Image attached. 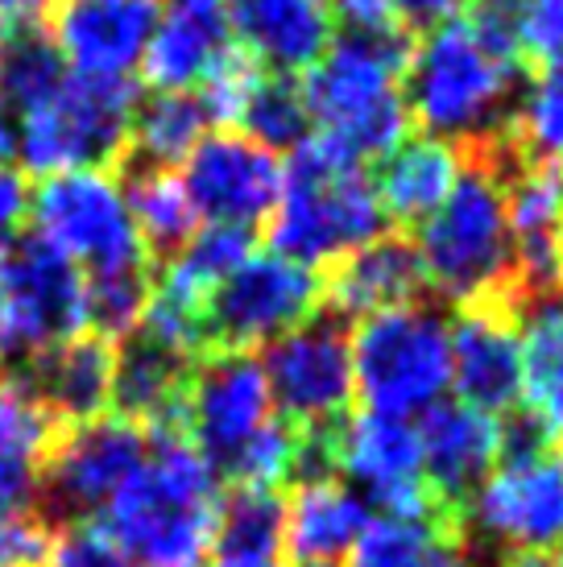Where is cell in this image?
<instances>
[{"label": "cell", "mask_w": 563, "mask_h": 567, "mask_svg": "<svg viewBox=\"0 0 563 567\" xmlns=\"http://www.w3.org/2000/svg\"><path fill=\"white\" fill-rule=\"evenodd\" d=\"M336 473H345V485L357 488L365 505H377L381 514H436L422 476L419 431L410 419L373 410L348 414L336 435Z\"/></svg>", "instance_id": "17"}, {"label": "cell", "mask_w": 563, "mask_h": 567, "mask_svg": "<svg viewBox=\"0 0 563 567\" xmlns=\"http://www.w3.org/2000/svg\"><path fill=\"white\" fill-rule=\"evenodd\" d=\"M505 150L514 158L563 171V63L534 66L531 75H522Z\"/></svg>", "instance_id": "34"}, {"label": "cell", "mask_w": 563, "mask_h": 567, "mask_svg": "<svg viewBox=\"0 0 563 567\" xmlns=\"http://www.w3.org/2000/svg\"><path fill=\"white\" fill-rule=\"evenodd\" d=\"M236 133H245L249 142L266 145L269 154H295L298 145L311 137V116H307V104H303V92H298V80L290 75H274V71H253L249 87L240 95V104L233 112Z\"/></svg>", "instance_id": "33"}, {"label": "cell", "mask_w": 563, "mask_h": 567, "mask_svg": "<svg viewBox=\"0 0 563 567\" xmlns=\"http://www.w3.org/2000/svg\"><path fill=\"white\" fill-rule=\"evenodd\" d=\"M427 282H422V266L414 240L402 233H381L369 245L352 249L328 266L324 278V311L336 319H369L390 307H407L419 302Z\"/></svg>", "instance_id": "23"}, {"label": "cell", "mask_w": 563, "mask_h": 567, "mask_svg": "<svg viewBox=\"0 0 563 567\" xmlns=\"http://www.w3.org/2000/svg\"><path fill=\"white\" fill-rule=\"evenodd\" d=\"M207 567H290L286 497L278 488H233L207 535Z\"/></svg>", "instance_id": "30"}, {"label": "cell", "mask_w": 563, "mask_h": 567, "mask_svg": "<svg viewBox=\"0 0 563 567\" xmlns=\"http://www.w3.org/2000/svg\"><path fill=\"white\" fill-rule=\"evenodd\" d=\"M249 252H253V233L224 228V224H199L178 249L166 252V266L154 278V295L204 319L207 299L228 282V274Z\"/></svg>", "instance_id": "31"}, {"label": "cell", "mask_w": 563, "mask_h": 567, "mask_svg": "<svg viewBox=\"0 0 563 567\" xmlns=\"http://www.w3.org/2000/svg\"><path fill=\"white\" fill-rule=\"evenodd\" d=\"M63 80L66 66L59 59V50L50 47L47 30L13 33L0 47V100H4L9 116L38 104L42 95H50Z\"/></svg>", "instance_id": "36"}, {"label": "cell", "mask_w": 563, "mask_h": 567, "mask_svg": "<svg viewBox=\"0 0 563 567\" xmlns=\"http://www.w3.org/2000/svg\"><path fill=\"white\" fill-rule=\"evenodd\" d=\"M282 174L286 162L236 128H212L178 166L199 224H224L240 233L266 228L282 195Z\"/></svg>", "instance_id": "15"}, {"label": "cell", "mask_w": 563, "mask_h": 567, "mask_svg": "<svg viewBox=\"0 0 563 567\" xmlns=\"http://www.w3.org/2000/svg\"><path fill=\"white\" fill-rule=\"evenodd\" d=\"M560 295H563V269H560Z\"/></svg>", "instance_id": "49"}, {"label": "cell", "mask_w": 563, "mask_h": 567, "mask_svg": "<svg viewBox=\"0 0 563 567\" xmlns=\"http://www.w3.org/2000/svg\"><path fill=\"white\" fill-rule=\"evenodd\" d=\"M83 328V274L42 240L0 252V364L25 369Z\"/></svg>", "instance_id": "11"}, {"label": "cell", "mask_w": 563, "mask_h": 567, "mask_svg": "<svg viewBox=\"0 0 563 567\" xmlns=\"http://www.w3.org/2000/svg\"><path fill=\"white\" fill-rule=\"evenodd\" d=\"M38 567H137L109 535L104 522H63L47 538Z\"/></svg>", "instance_id": "38"}, {"label": "cell", "mask_w": 563, "mask_h": 567, "mask_svg": "<svg viewBox=\"0 0 563 567\" xmlns=\"http://www.w3.org/2000/svg\"><path fill=\"white\" fill-rule=\"evenodd\" d=\"M54 423H88L112 410V344L92 331H79L38 361L17 369Z\"/></svg>", "instance_id": "26"}, {"label": "cell", "mask_w": 563, "mask_h": 567, "mask_svg": "<svg viewBox=\"0 0 563 567\" xmlns=\"http://www.w3.org/2000/svg\"><path fill=\"white\" fill-rule=\"evenodd\" d=\"M390 9L407 33H431L448 21H460L469 0H390Z\"/></svg>", "instance_id": "43"}, {"label": "cell", "mask_w": 563, "mask_h": 567, "mask_svg": "<svg viewBox=\"0 0 563 567\" xmlns=\"http://www.w3.org/2000/svg\"><path fill=\"white\" fill-rule=\"evenodd\" d=\"M199 357L166 344L145 331H129L112 348V414L141 431H178V406L187 394L191 369Z\"/></svg>", "instance_id": "24"}, {"label": "cell", "mask_w": 563, "mask_h": 567, "mask_svg": "<svg viewBox=\"0 0 563 567\" xmlns=\"http://www.w3.org/2000/svg\"><path fill=\"white\" fill-rule=\"evenodd\" d=\"M233 50L224 0H162L141 75L154 92H199Z\"/></svg>", "instance_id": "21"}, {"label": "cell", "mask_w": 563, "mask_h": 567, "mask_svg": "<svg viewBox=\"0 0 563 567\" xmlns=\"http://www.w3.org/2000/svg\"><path fill=\"white\" fill-rule=\"evenodd\" d=\"M414 431L436 514L464 526V505L501 460V419L460 398H443L431 410H422Z\"/></svg>", "instance_id": "18"}, {"label": "cell", "mask_w": 563, "mask_h": 567, "mask_svg": "<svg viewBox=\"0 0 563 567\" xmlns=\"http://www.w3.org/2000/svg\"><path fill=\"white\" fill-rule=\"evenodd\" d=\"M274 410L295 431L340 426L352 414V344L345 319L319 311L262 348Z\"/></svg>", "instance_id": "13"}, {"label": "cell", "mask_w": 563, "mask_h": 567, "mask_svg": "<svg viewBox=\"0 0 563 567\" xmlns=\"http://www.w3.org/2000/svg\"><path fill=\"white\" fill-rule=\"evenodd\" d=\"M274 423H278V410H274V394L257 352L207 348L191 369L187 394L178 406V435L195 452H204V460L224 481L236 460Z\"/></svg>", "instance_id": "9"}, {"label": "cell", "mask_w": 563, "mask_h": 567, "mask_svg": "<svg viewBox=\"0 0 563 567\" xmlns=\"http://www.w3.org/2000/svg\"><path fill=\"white\" fill-rule=\"evenodd\" d=\"M464 535L505 555L563 547V456L555 447L501 456L464 505Z\"/></svg>", "instance_id": "14"}, {"label": "cell", "mask_w": 563, "mask_h": 567, "mask_svg": "<svg viewBox=\"0 0 563 567\" xmlns=\"http://www.w3.org/2000/svg\"><path fill=\"white\" fill-rule=\"evenodd\" d=\"M47 522L38 514H17L0 522V567H38L47 551Z\"/></svg>", "instance_id": "42"}, {"label": "cell", "mask_w": 563, "mask_h": 567, "mask_svg": "<svg viewBox=\"0 0 563 567\" xmlns=\"http://www.w3.org/2000/svg\"><path fill=\"white\" fill-rule=\"evenodd\" d=\"M551 567H563V547H560V559H555V564H551Z\"/></svg>", "instance_id": "48"}, {"label": "cell", "mask_w": 563, "mask_h": 567, "mask_svg": "<svg viewBox=\"0 0 563 567\" xmlns=\"http://www.w3.org/2000/svg\"><path fill=\"white\" fill-rule=\"evenodd\" d=\"M9 128H13V116H9L4 100H0V158H9Z\"/></svg>", "instance_id": "47"}, {"label": "cell", "mask_w": 563, "mask_h": 567, "mask_svg": "<svg viewBox=\"0 0 563 567\" xmlns=\"http://www.w3.org/2000/svg\"><path fill=\"white\" fill-rule=\"evenodd\" d=\"M518 352H522V390L518 414H526L543 440L563 452V295H531L514 302Z\"/></svg>", "instance_id": "27"}, {"label": "cell", "mask_w": 563, "mask_h": 567, "mask_svg": "<svg viewBox=\"0 0 563 567\" xmlns=\"http://www.w3.org/2000/svg\"><path fill=\"white\" fill-rule=\"evenodd\" d=\"M464 162H469L464 150L410 128L407 137L393 142L373 162V171H369L386 224H393V228H419L448 199V190L455 187Z\"/></svg>", "instance_id": "25"}, {"label": "cell", "mask_w": 563, "mask_h": 567, "mask_svg": "<svg viewBox=\"0 0 563 567\" xmlns=\"http://www.w3.org/2000/svg\"><path fill=\"white\" fill-rule=\"evenodd\" d=\"M328 13L336 38H398V33H407L398 25L390 0H328Z\"/></svg>", "instance_id": "40"}, {"label": "cell", "mask_w": 563, "mask_h": 567, "mask_svg": "<svg viewBox=\"0 0 563 567\" xmlns=\"http://www.w3.org/2000/svg\"><path fill=\"white\" fill-rule=\"evenodd\" d=\"M150 452V431L121 414H100L88 423H71L54 435L42 473L38 502L63 522H100L112 497L137 473Z\"/></svg>", "instance_id": "12"}, {"label": "cell", "mask_w": 563, "mask_h": 567, "mask_svg": "<svg viewBox=\"0 0 563 567\" xmlns=\"http://www.w3.org/2000/svg\"><path fill=\"white\" fill-rule=\"evenodd\" d=\"M510 150L469 154L448 199L414 228L422 282L452 307L514 299V237L505 216Z\"/></svg>", "instance_id": "2"}, {"label": "cell", "mask_w": 563, "mask_h": 567, "mask_svg": "<svg viewBox=\"0 0 563 567\" xmlns=\"http://www.w3.org/2000/svg\"><path fill=\"white\" fill-rule=\"evenodd\" d=\"M514 59L531 71L563 63V0H518Z\"/></svg>", "instance_id": "39"}, {"label": "cell", "mask_w": 563, "mask_h": 567, "mask_svg": "<svg viewBox=\"0 0 563 567\" xmlns=\"http://www.w3.org/2000/svg\"><path fill=\"white\" fill-rule=\"evenodd\" d=\"M324 311V278L274 249H253L204 307L207 348L257 352Z\"/></svg>", "instance_id": "10"}, {"label": "cell", "mask_w": 563, "mask_h": 567, "mask_svg": "<svg viewBox=\"0 0 563 567\" xmlns=\"http://www.w3.org/2000/svg\"><path fill=\"white\" fill-rule=\"evenodd\" d=\"M518 87H522L518 59L489 47L464 17L419 33L402 66L410 128L464 154L505 150Z\"/></svg>", "instance_id": "1"}, {"label": "cell", "mask_w": 563, "mask_h": 567, "mask_svg": "<svg viewBox=\"0 0 563 567\" xmlns=\"http://www.w3.org/2000/svg\"><path fill=\"white\" fill-rule=\"evenodd\" d=\"M410 38H331V47L298 75L311 116V137L336 154L373 166L393 142L410 133L402 100V66Z\"/></svg>", "instance_id": "4"}, {"label": "cell", "mask_w": 563, "mask_h": 567, "mask_svg": "<svg viewBox=\"0 0 563 567\" xmlns=\"http://www.w3.org/2000/svg\"><path fill=\"white\" fill-rule=\"evenodd\" d=\"M282 162V195L266 220L274 252L319 274L373 237L390 233L373 195L369 166L336 154L319 137H307Z\"/></svg>", "instance_id": "5"}, {"label": "cell", "mask_w": 563, "mask_h": 567, "mask_svg": "<svg viewBox=\"0 0 563 567\" xmlns=\"http://www.w3.org/2000/svg\"><path fill=\"white\" fill-rule=\"evenodd\" d=\"M137 83L71 75L38 104L13 112L9 162L33 178L112 166L129 145Z\"/></svg>", "instance_id": "7"}, {"label": "cell", "mask_w": 563, "mask_h": 567, "mask_svg": "<svg viewBox=\"0 0 563 567\" xmlns=\"http://www.w3.org/2000/svg\"><path fill=\"white\" fill-rule=\"evenodd\" d=\"M233 47L262 71L298 80L331 47L328 0H224Z\"/></svg>", "instance_id": "22"}, {"label": "cell", "mask_w": 563, "mask_h": 567, "mask_svg": "<svg viewBox=\"0 0 563 567\" xmlns=\"http://www.w3.org/2000/svg\"><path fill=\"white\" fill-rule=\"evenodd\" d=\"M157 9L162 0H54L42 30L71 75L137 83Z\"/></svg>", "instance_id": "16"}, {"label": "cell", "mask_w": 563, "mask_h": 567, "mask_svg": "<svg viewBox=\"0 0 563 567\" xmlns=\"http://www.w3.org/2000/svg\"><path fill=\"white\" fill-rule=\"evenodd\" d=\"M505 216L514 237V302L560 290L563 171L543 162H505Z\"/></svg>", "instance_id": "20"}, {"label": "cell", "mask_w": 563, "mask_h": 567, "mask_svg": "<svg viewBox=\"0 0 563 567\" xmlns=\"http://www.w3.org/2000/svg\"><path fill=\"white\" fill-rule=\"evenodd\" d=\"M369 505L340 476L298 481L286 502V555L290 564L336 567L369 526Z\"/></svg>", "instance_id": "28"}, {"label": "cell", "mask_w": 563, "mask_h": 567, "mask_svg": "<svg viewBox=\"0 0 563 567\" xmlns=\"http://www.w3.org/2000/svg\"><path fill=\"white\" fill-rule=\"evenodd\" d=\"M38 473L42 468L4 464L0 460V522L17 518V514H33V505H38Z\"/></svg>", "instance_id": "44"}, {"label": "cell", "mask_w": 563, "mask_h": 567, "mask_svg": "<svg viewBox=\"0 0 563 567\" xmlns=\"http://www.w3.org/2000/svg\"><path fill=\"white\" fill-rule=\"evenodd\" d=\"M129 212L137 224L141 240L150 252H174L183 240L199 228V216L187 199V187L178 171H157V166H133L125 178Z\"/></svg>", "instance_id": "35"}, {"label": "cell", "mask_w": 563, "mask_h": 567, "mask_svg": "<svg viewBox=\"0 0 563 567\" xmlns=\"http://www.w3.org/2000/svg\"><path fill=\"white\" fill-rule=\"evenodd\" d=\"M452 331V390L460 402L493 419L518 414L522 352H518L514 299H489L460 307L448 319Z\"/></svg>", "instance_id": "19"}, {"label": "cell", "mask_w": 563, "mask_h": 567, "mask_svg": "<svg viewBox=\"0 0 563 567\" xmlns=\"http://www.w3.org/2000/svg\"><path fill=\"white\" fill-rule=\"evenodd\" d=\"M204 100L195 92H150L137 95V109L129 121V145L137 166H157V171H178L195 145L212 133Z\"/></svg>", "instance_id": "32"}, {"label": "cell", "mask_w": 563, "mask_h": 567, "mask_svg": "<svg viewBox=\"0 0 563 567\" xmlns=\"http://www.w3.org/2000/svg\"><path fill=\"white\" fill-rule=\"evenodd\" d=\"M54 435H59V423L30 394V385L17 373L0 378V460L4 464L42 468Z\"/></svg>", "instance_id": "37"}, {"label": "cell", "mask_w": 563, "mask_h": 567, "mask_svg": "<svg viewBox=\"0 0 563 567\" xmlns=\"http://www.w3.org/2000/svg\"><path fill=\"white\" fill-rule=\"evenodd\" d=\"M345 567H477L464 526L439 514H377L360 530Z\"/></svg>", "instance_id": "29"}, {"label": "cell", "mask_w": 563, "mask_h": 567, "mask_svg": "<svg viewBox=\"0 0 563 567\" xmlns=\"http://www.w3.org/2000/svg\"><path fill=\"white\" fill-rule=\"evenodd\" d=\"M30 228L83 278L150 269V249L129 212L125 178L112 166L38 178L30 195Z\"/></svg>", "instance_id": "8"}, {"label": "cell", "mask_w": 563, "mask_h": 567, "mask_svg": "<svg viewBox=\"0 0 563 567\" xmlns=\"http://www.w3.org/2000/svg\"><path fill=\"white\" fill-rule=\"evenodd\" d=\"M54 0H0V47L25 30H42Z\"/></svg>", "instance_id": "45"}, {"label": "cell", "mask_w": 563, "mask_h": 567, "mask_svg": "<svg viewBox=\"0 0 563 567\" xmlns=\"http://www.w3.org/2000/svg\"><path fill=\"white\" fill-rule=\"evenodd\" d=\"M352 394L373 414L419 419L452 390V331L436 302H407L348 331Z\"/></svg>", "instance_id": "6"}, {"label": "cell", "mask_w": 563, "mask_h": 567, "mask_svg": "<svg viewBox=\"0 0 563 567\" xmlns=\"http://www.w3.org/2000/svg\"><path fill=\"white\" fill-rule=\"evenodd\" d=\"M219 502V473L204 452L178 431H157L137 473L104 509V526L137 567H199Z\"/></svg>", "instance_id": "3"}, {"label": "cell", "mask_w": 563, "mask_h": 567, "mask_svg": "<svg viewBox=\"0 0 563 567\" xmlns=\"http://www.w3.org/2000/svg\"><path fill=\"white\" fill-rule=\"evenodd\" d=\"M30 174L0 158V252L13 249L30 228Z\"/></svg>", "instance_id": "41"}, {"label": "cell", "mask_w": 563, "mask_h": 567, "mask_svg": "<svg viewBox=\"0 0 563 567\" xmlns=\"http://www.w3.org/2000/svg\"><path fill=\"white\" fill-rule=\"evenodd\" d=\"M498 567H551L547 555H505Z\"/></svg>", "instance_id": "46"}]
</instances>
